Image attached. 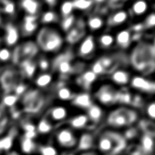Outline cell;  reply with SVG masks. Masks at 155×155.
Here are the masks:
<instances>
[{
  "label": "cell",
  "instance_id": "cell-1",
  "mask_svg": "<svg viewBox=\"0 0 155 155\" xmlns=\"http://www.w3.org/2000/svg\"><path fill=\"white\" fill-rule=\"evenodd\" d=\"M39 45L47 51H54L60 48L62 39L60 36L52 30L43 29L38 37Z\"/></svg>",
  "mask_w": 155,
  "mask_h": 155
},
{
  "label": "cell",
  "instance_id": "cell-2",
  "mask_svg": "<svg viewBox=\"0 0 155 155\" xmlns=\"http://www.w3.org/2000/svg\"><path fill=\"white\" fill-rule=\"evenodd\" d=\"M58 141L60 145L65 147H71L76 143V138L74 137L73 133L68 130L64 129L61 130L58 134Z\"/></svg>",
  "mask_w": 155,
  "mask_h": 155
},
{
  "label": "cell",
  "instance_id": "cell-3",
  "mask_svg": "<svg viewBox=\"0 0 155 155\" xmlns=\"http://www.w3.org/2000/svg\"><path fill=\"white\" fill-rule=\"evenodd\" d=\"M38 27L37 24V18L33 16H28L25 18V23L23 26V30L27 35H30L33 33Z\"/></svg>",
  "mask_w": 155,
  "mask_h": 155
},
{
  "label": "cell",
  "instance_id": "cell-4",
  "mask_svg": "<svg viewBox=\"0 0 155 155\" xmlns=\"http://www.w3.org/2000/svg\"><path fill=\"white\" fill-rule=\"evenodd\" d=\"M93 49H94V41H93V38L91 37H89L81 45L80 53H81V56H84L85 57V56L91 54L93 51Z\"/></svg>",
  "mask_w": 155,
  "mask_h": 155
},
{
  "label": "cell",
  "instance_id": "cell-5",
  "mask_svg": "<svg viewBox=\"0 0 155 155\" xmlns=\"http://www.w3.org/2000/svg\"><path fill=\"white\" fill-rule=\"evenodd\" d=\"M74 104L81 108H90L91 106V101L88 94H80L74 99Z\"/></svg>",
  "mask_w": 155,
  "mask_h": 155
},
{
  "label": "cell",
  "instance_id": "cell-6",
  "mask_svg": "<svg viewBox=\"0 0 155 155\" xmlns=\"http://www.w3.org/2000/svg\"><path fill=\"white\" fill-rule=\"evenodd\" d=\"M112 81L120 85L126 84L129 81V75L127 72L123 70H117L112 75Z\"/></svg>",
  "mask_w": 155,
  "mask_h": 155
},
{
  "label": "cell",
  "instance_id": "cell-7",
  "mask_svg": "<svg viewBox=\"0 0 155 155\" xmlns=\"http://www.w3.org/2000/svg\"><path fill=\"white\" fill-rule=\"evenodd\" d=\"M18 38V30L13 27V26H8V31H7V36H6V41L8 45H14Z\"/></svg>",
  "mask_w": 155,
  "mask_h": 155
},
{
  "label": "cell",
  "instance_id": "cell-8",
  "mask_svg": "<svg viewBox=\"0 0 155 155\" xmlns=\"http://www.w3.org/2000/svg\"><path fill=\"white\" fill-rule=\"evenodd\" d=\"M22 7L24 8V9L29 13V14H35L38 11V3L35 1V0H23L22 1Z\"/></svg>",
  "mask_w": 155,
  "mask_h": 155
},
{
  "label": "cell",
  "instance_id": "cell-9",
  "mask_svg": "<svg viewBox=\"0 0 155 155\" xmlns=\"http://www.w3.org/2000/svg\"><path fill=\"white\" fill-rule=\"evenodd\" d=\"M98 99L101 102L107 104L113 101V94L108 89H103L98 93Z\"/></svg>",
  "mask_w": 155,
  "mask_h": 155
},
{
  "label": "cell",
  "instance_id": "cell-10",
  "mask_svg": "<svg viewBox=\"0 0 155 155\" xmlns=\"http://www.w3.org/2000/svg\"><path fill=\"white\" fill-rule=\"evenodd\" d=\"M88 122V118L87 116L85 115H80L78 117H75L74 119L71 120L70 121V124L73 128H76V129H81V128H83Z\"/></svg>",
  "mask_w": 155,
  "mask_h": 155
},
{
  "label": "cell",
  "instance_id": "cell-11",
  "mask_svg": "<svg viewBox=\"0 0 155 155\" xmlns=\"http://www.w3.org/2000/svg\"><path fill=\"white\" fill-rule=\"evenodd\" d=\"M67 116V110L63 107L54 108L51 111V117L55 120H62Z\"/></svg>",
  "mask_w": 155,
  "mask_h": 155
},
{
  "label": "cell",
  "instance_id": "cell-12",
  "mask_svg": "<svg viewBox=\"0 0 155 155\" xmlns=\"http://www.w3.org/2000/svg\"><path fill=\"white\" fill-rule=\"evenodd\" d=\"M83 34V30H81L80 28H73L68 35V40L69 42H75L79 40Z\"/></svg>",
  "mask_w": 155,
  "mask_h": 155
},
{
  "label": "cell",
  "instance_id": "cell-13",
  "mask_svg": "<svg viewBox=\"0 0 155 155\" xmlns=\"http://www.w3.org/2000/svg\"><path fill=\"white\" fill-rule=\"evenodd\" d=\"M132 85L136 88L142 90H149L150 88V84L144 79H141V78H135L132 81Z\"/></svg>",
  "mask_w": 155,
  "mask_h": 155
},
{
  "label": "cell",
  "instance_id": "cell-14",
  "mask_svg": "<svg viewBox=\"0 0 155 155\" xmlns=\"http://www.w3.org/2000/svg\"><path fill=\"white\" fill-rule=\"evenodd\" d=\"M101 116V110L98 107V106H91L90 110H89V117L94 120L97 121L100 120Z\"/></svg>",
  "mask_w": 155,
  "mask_h": 155
},
{
  "label": "cell",
  "instance_id": "cell-15",
  "mask_svg": "<svg viewBox=\"0 0 155 155\" xmlns=\"http://www.w3.org/2000/svg\"><path fill=\"white\" fill-rule=\"evenodd\" d=\"M0 8L6 13L11 14L14 12L15 7L12 2L8 1V0H0Z\"/></svg>",
  "mask_w": 155,
  "mask_h": 155
},
{
  "label": "cell",
  "instance_id": "cell-16",
  "mask_svg": "<svg viewBox=\"0 0 155 155\" xmlns=\"http://www.w3.org/2000/svg\"><path fill=\"white\" fill-rule=\"evenodd\" d=\"M112 147V142L108 137H103L101 139L99 142V148L102 151H108L111 149Z\"/></svg>",
  "mask_w": 155,
  "mask_h": 155
},
{
  "label": "cell",
  "instance_id": "cell-17",
  "mask_svg": "<svg viewBox=\"0 0 155 155\" xmlns=\"http://www.w3.org/2000/svg\"><path fill=\"white\" fill-rule=\"evenodd\" d=\"M146 9H147V5L144 1H142V0H139V1H137L133 5V11L137 15L143 14L146 11Z\"/></svg>",
  "mask_w": 155,
  "mask_h": 155
},
{
  "label": "cell",
  "instance_id": "cell-18",
  "mask_svg": "<svg viewBox=\"0 0 155 155\" xmlns=\"http://www.w3.org/2000/svg\"><path fill=\"white\" fill-rule=\"evenodd\" d=\"M50 81H51V76L48 74H43L38 78L36 81V83L39 87H45V86L48 85L50 83Z\"/></svg>",
  "mask_w": 155,
  "mask_h": 155
},
{
  "label": "cell",
  "instance_id": "cell-19",
  "mask_svg": "<svg viewBox=\"0 0 155 155\" xmlns=\"http://www.w3.org/2000/svg\"><path fill=\"white\" fill-rule=\"evenodd\" d=\"M72 4L74 8L79 9H87L91 7V0H75L74 2H72Z\"/></svg>",
  "mask_w": 155,
  "mask_h": 155
},
{
  "label": "cell",
  "instance_id": "cell-20",
  "mask_svg": "<svg viewBox=\"0 0 155 155\" xmlns=\"http://www.w3.org/2000/svg\"><path fill=\"white\" fill-rule=\"evenodd\" d=\"M127 18V14L123 11H120V12H118L117 14H115L113 17H112V23L113 24H120V23H122L126 20Z\"/></svg>",
  "mask_w": 155,
  "mask_h": 155
},
{
  "label": "cell",
  "instance_id": "cell-21",
  "mask_svg": "<svg viewBox=\"0 0 155 155\" xmlns=\"http://www.w3.org/2000/svg\"><path fill=\"white\" fill-rule=\"evenodd\" d=\"M129 39H130V34L128 31H121L117 36V41L119 44H121V45L128 43Z\"/></svg>",
  "mask_w": 155,
  "mask_h": 155
},
{
  "label": "cell",
  "instance_id": "cell-22",
  "mask_svg": "<svg viewBox=\"0 0 155 155\" xmlns=\"http://www.w3.org/2000/svg\"><path fill=\"white\" fill-rule=\"evenodd\" d=\"M95 80H96V75L92 71H87L82 76V81H83V82L84 83H87V84L92 83Z\"/></svg>",
  "mask_w": 155,
  "mask_h": 155
},
{
  "label": "cell",
  "instance_id": "cell-23",
  "mask_svg": "<svg viewBox=\"0 0 155 155\" xmlns=\"http://www.w3.org/2000/svg\"><path fill=\"white\" fill-rule=\"evenodd\" d=\"M73 4L72 2H69V1H66L62 4L61 6V13L64 15V16H68L71 13L72 9H73Z\"/></svg>",
  "mask_w": 155,
  "mask_h": 155
},
{
  "label": "cell",
  "instance_id": "cell-24",
  "mask_svg": "<svg viewBox=\"0 0 155 155\" xmlns=\"http://www.w3.org/2000/svg\"><path fill=\"white\" fill-rule=\"evenodd\" d=\"M89 26L91 29H99L102 26V20L100 18H92L89 20Z\"/></svg>",
  "mask_w": 155,
  "mask_h": 155
},
{
  "label": "cell",
  "instance_id": "cell-25",
  "mask_svg": "<svg viewBox=\"0 0 155 155\" xmlns=\"http://www.w3.org/2000/svg\"><path fill=\"white\" fill-rule=\"evenodd\" d=\"M58 97L62 101H68L71 98V91L68 88H62L58 91Z\"/></svg>",
  "mask_w": 155,
  "mask_h": 155
},
{
  "label": "cell",
  "instance_id": "cell-26",
  "mask_svg": "<svg viewBox=\"0 0 155 155\" xmlns=\"http://www.w3.org/2000/svg\"><path fill=\"white\" fill-rule=\"evenodd\" d=\"M100 42L103 47H110L113 43V38L110 35H103L100 38Z\"/></svg>",
  "mask_w": 155,
  "mask_h": 155
},
{
  "label": "cell",
  "instance_id": "cell-27",
  "mask_svg": "<svg viewBox=\"0 0 155 155\" xmlns=\"http://www.w3.org/2000/svg\"><path fill=\"white\" fill-rule=\"evenodd\" d=\"M23 68H24V70L26 71L27 75L28 76H32L35 72V65L29 61H26L23 63Z\"/></svg>",
  "mask_w": 155,
  "mask_h": 155
},
{
  "label": "cell",
  "instance_id": "cell-28",
  "mask_svg": "<svg viewBox=\"0 0 155 155\" xmlns=\"http://www.w3.org/2000/svg\"><path fill=\"white\" fill-rule=\"evenodd\" d=\"M37 52V48L34 44L32 43H28L25 45L24 47V53L26 55H29V56H32L34 55L35 53Z\"/></svg>",
  "mask_w": 155,
  "mask_h": 155
},
{
  "label": "cell",
  "instance_id": "cell-29",
  "mask_svg": "<svg viewBox=\"0 0 155 155\" xmlns=\"http://www.w3.org/2000/svg\"><path fill=\"white\" fill-rule=\"evenodd\" d=\"M40 152L42 155H57V150L52 146H46L40 149Z\"/></svg>",
  "mask_w": 155,
  "mask_h": 155
},
{
  "label": "cell",
  "instance_id": "cell-30",
  "mask_svg": "<svg viewBox=\"0 0 155 155\" xmlns=\"http://www.w3.org/2000/svg\"><path fill=\"white\" fill-rule=\"evenodd\" d=\"M58 69L61 73H68L70 71V64L67 60H62L58 64Z\"/></svg>",
  "mask_w": 155,
  "mask_h": 155
},
{
  "label": "cell",
  "instance_id": "cell-31",
  "mask_svg": "<svg viewBox=\"0 0 155 155\" xmlns=\"http://www.w3.org/2000/svg\"><path fill=\"white\" fill-rule=\"evenodd\" d=\"M51 129V126L50 124L47 121V120H41L38 124V130L42 133H46L48 131H49Z\"/></svg>",
  "mask_w": 155,
  "mask_h": 155
},
{
  "label": "cell",
  "instance_id": "cell-32",
  "mask_svg": "<svg viewBox=\"0 0 155 155\" xmlns=\"http://www.w3.org/2000/svg\"><path fill=\"white\" fill-rule=\"evenodd\" d=\"M91 144L92 143H91V138L88 135H83V137L81 138V140L80 148H81V149H88V148L91 147Z\"/></svg>",
  "mask_w": 155,
  "mask_h": 155
},
{
  "label": "cell",
  "instance_id": "cell-33",
  "mask_svg": "<svg viewBox=\"0 0 155 155\" xmlns=\"http://www.w3.org/2000/svg\"><path fill=\"white\" fill-rule=\"evenodd\" d=\"M34 145H33V142L30 139H25V140L23 141L22 143V149H23V151L25 152H30L33 149Z\"/></svg>",
  "mask_w": 155,
  "mask_h": 155
},
{
  "label": "cell",
  "instance_id": "cell-34",
  "mask_svg": "<svg viewBox=\"0 0 155 155\" xmlns=\"http://www.w3.org/2000/svg\"><path fill=\"white\" fill-rule=\"evenodd\" d=\"M12 146V140L10 137H7L0 140V149L8 150Z\"/></svg>",
  "mask_w": 155,
  "mask_h": 155
},
{
  "label": "cell",
  "instance_id": "cell-35",
  "mask_svg": "<svg viewBox=\"0 0 155 155\" xmlns=\"http://www.w3.org/2000/svg\"><path fill=\"white\" fill-rule=\"evenodd\" d=\"M56 18H57L56 15H55L53 12L48 11V12H46V13L43 15V17H42V21L45 22V23H49V22H53L54 20H56Z\"/></svg>",
  "mask_w": 155,
  "mask_h": 155
},
{
  "label": "cell",
  "instance_id": "cell-36",
  "mask_svg": "<svg viewBox=\"0 0 155 155\" xmlns=\"http://www.w3.org/2000/svg\"><path fill=\"white\" fill-rule=\"evenodd\" d=\"M112 123L118 126H122L126 123V119L123 115L119 114V115L114 116V118L112 119Z\"/></svg>",
  "mask_w": 155,
  "mask_h": 155
},
{
  "label": "cell",
  "instance_id": "cell-37",
  "mask_svg": "<svg viewBox=\"0 0 155 155\" xmlns=\"http://www.w3.org/2000/svg\"><path fill=\"white\" fill-rule=\"evenodd\" d=\"M74 22V17H68V18H66L63 22H62V27L65 30H68L71 27H72V24Z\"/></svg>",
  "mask_w": 155,
  "mask_h": 155
},
{
  "label": "cell",
  "instance_id": "cell-38",
  "mask_svg": "<svg viewBox=\"0 0 155 155\" xmlns=\"http://www.w3.org/2000/svg\"><path fill=\"white\" fill-rule=\"evenodd\" d=\"M17 100H18V98H17L16 96H14V95H9V96H7V97L4 98L3 102H4L7 106H13V105L16 103Z\"/></svg>",
  "mask_w": 155,
  "mask_h": 155
},
{
  "label": "cell",
  "instance_id": "cell-39",
  "mask_svg": "<svg viewBox=\"0 0 155 155\" xmlns=\"http://www.w3.org/2000/svg\"><path fill=\"white\" fill-rule=\"evenodd\" d=\"M103 69H104V68H103L102 64L101 63V61L96 62V63L93 65V67H92V72H93L95 75H96V74H101V73H102Z\"/></svg>",
  "mask_w": 155,
  "mask_h": 155
},
{
  "label": "cell",
  "instance_id": "cell-40",
  "mask_svg": "<svg viewBox=\"0 0 155 155\" xmlns=\"http://www.w3.org/2000/svg\"><path fill=\"white\" fill-rule=\"evenodd\" d=\"M10 58V51L7 48L0 49V60L6 61Z\"/></svg>",
  "mask_w": 155,
  "mask_h": 155
},
{
  "label": "cell",
  "instance_id": "cell-41",
  "mask_svg": "<svg viewBox=\"0 0 155 155\" xmlns=\"http://www.w3.org/2000/svg\"><path fill=\"white\" fill-rule=\"evenodd\" d=\"M147 112H148V115H149L150 118L155 119V102H154V103H151V104L148 107Z\"/></svg>",
  "mask_w": 155,
  "mask_h": 155
},
{
  "label": "cell",
  "instance_id": "cell-42",
  "mask_svg": "<svg viewBox=\"0 0 155 155\" xmlns=\"http://www.w3.org/2000/svg\"><path fill=\"white\" fill-rule=\"evenodd\" d=\"M151 145H152V141H151V140L150 138H146L143 140V147L146 150H150L151 148Z\"/></svg>",
  "mask_w": 155,
  "mask_h": 155
},
{
  "label": "cell",
  "instance_id": "cell-43",
  "mask_svg": "<svg viewBox=\"0 0 155 155\" xmlns=\"http://www.w3.org/2000/svg\"><path fill=\"white\" fill-rule=\"evenodd\" d=\"M39 67L42 68V69H47L48 67V62L45 59H42L39 61Z\"/></svg>",
  "mask_w": 155,
  "mask_h": 155
},
{
  "label": "cell",
  "instance_id": "cell-44",
  "mask_svg": "<svg viewBox=\"0 0 155 155\" xmlns=\"http://www.w3.org/2000/svg\"><path fill=\"white\" fill-rule=\"evenodd\" d=\"M25 86H23V85H19L18 88H17V93L18 94H21V93H23L24 92V91H25Z\"/></svg>",
  "mask_w": 155,
  "mask_h": 155
},
{
  "label": "cell",
  "instance_id": "cell-45",
  "mask_svg": "<svg viewBox=\"0 0 155 155\" xmlns=\"http://www.w3.org/2000/svg\"><path fill=\"white\" fill-rule=\"evenodd\" d=\"M25 130H27V132L28 131H35V128H34L33 125H27L25 127Z\"/></svg>",
  "mask_w": 155,
  "mask_h": 155
},
{
  "label": "cell",
  "instance_id": "cell-46",
  "mask_svg": "<svg viewBox=\"0 0 155 155\" xmlns=\"http://www.w3.org/2000/svg\"><path fill=\"white\" fill-rule=\"evenodd\" d=\"M150 23L151 24V25H154L155 24V16H151L150 18Z\"/></svg>",
  "mask_w": 155,
  "mask_h": 155
},
{
  "label": "cell",
  "instance_id": "cell-47",
  "mask_svg": "<svg viewBox=\"0 0 155 155\" xmlns=\"http://www.w3.org/2000/svg\"><path fill=\"white\" fill-rule=\"evenodd\" d=\"M46 1H47L50 6H53V5L56 3V0H46Z\"/></svg>",
  "mask_w": 155,
  "mask_h": 155
},
{
  "label": "cell",
  "instance_id": "cell-48",
  "mask_svg": "<svg viewBox=\"0 0 155 155\" xmlns=\"http://www.w3.org/2000/svg\"><path fill=\"white\" fill-rule=\"evenodd\" d=\"M12 155H18V154H16V153H14V154H12Z\"/></svg>",
  "mask_w": 155,
  "mask_h": 155
},
{
  "label": "cell",
  "instance_id": "cell-49",
  "mask_svg": "<svg viewBox=\"0 0 155 155\" xmlns=\"http://www.w3.org/2000/svg\"><path fill=\"white\" fill-rule=\"evenodd\" d=\"M97 1H101V0H97Z\"/></svg>",
  "mask_w": 155,
  "mask_h": 155
}]
</instances>
